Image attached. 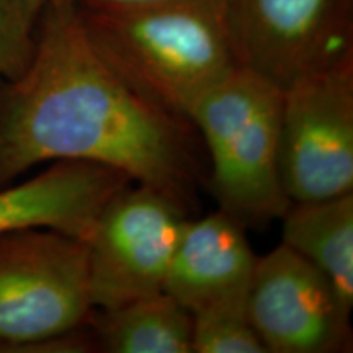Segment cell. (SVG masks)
<instances>
[{"instance_id":"5bb4252c","label":"cell","mask_w":353,"mask_h":353,"mask_svg":"<svg viewBox=\"0 0 353 353\" xmlns=\"http://www.w3.org/2000/svg\"><path fill=\"white\" fill-rule=\"evenodd\" d=\"M34 44V28L21 21L0 0V79L19 77L30 63Z\"/></svg>"},{"instance_id":"4fadbf2b","label":"cell","mask_w":353,"mask_h":353,"mask_svg":"<svg viewBox=\"0 0 353 353\" xmlns=\"http://www.w3.org/2000/svg\"><path fill=\"white\" fill-rule=\"evenodd\" d=\"M192 353H267L247 312L193 316Z\"/></svg>"},{"instance_id":"52a82bcc","label":"cell","mask_w":353,"mask_h":353,"mask_svg":"<svg viewBox=\"0 0 353 353\" xmlns=\"http://www.w3.org/2000/svg\"><path fill=\"white\" fill-rule=\"evenodd\" d=\"M280 172L291 203L353 192V61L283 90Z\"/></svg>"},{"instance_id":"9c48e42d","label":"cell","mask_w":353,"mask_h":353,"mask_svg":"<svg viewBox=\"0 0 353 353\" xmlns=\"http://www.w3.org/2000/svg\"><path fill=\"white\" fill-rule=\"evenodd\" d=\"M255 262L244 228L218 210L187 221L164 291L192 316L247 312Z\"/></svg>"},{"instance_id":"6da1fadb","label":"cell","mask_w":353,"mask_h":353,"mask_svg":"<svg viewBox=\"0 0 353 353\" xmlns=\"http://www.w3.org/2000/svg\"><path fill=\"white\" fill-rule=\"evenodd\" d=\"M192 128L134 94L97 54L79 8L54 0L38 19L28 65L0 87V188L44 162L87 161L192 213L201 183Z\"/></svg>"},{"instance_id":"3957f363","label":"cell","mask_w":353,"mask_h":353,"mask_svg":"<svg viewBox=\"0 0 353 353\" xmlns=\"http://www.w3.org/2000/svg\"><path fill=\"white\" fill-rule=\"evenodd\" d=\"M281 101L280 88L237 68L190 112L208 148L219 210L244 229L267 228L291 203L280 172Z\"/></svg>"},{"instance_id":"8992f818","label":"cell","mask_w":353,"mask_h":353,"mask_svg":"<svg viewBox=\"0 0 353 353\" xmlns=\"http://www.w3.org/2000/svg\"><path fill=\"white\" fill-rule=\"evenodd\" d=\"M190 211L161 190L128 185L107 203L88 239L94 309L164 291Z\"/></svg>"},{"instance_id":"2e32d148","label":"cell","mask_w":353,"mask_h":353,"mask_svg":"<svg viewBox=\"0 0 353 353\" xmlns=\"http://www.w3.org/2000/svg\"><path fill=\"white\" fill-rule=\"evenodd\" d=\"M69 2L79 8H128L172 2V0H69Z\"/></svg>"},{"instance_id":"ba28073f","label":"cell","mask_w":353,"mask_h":353,"mask_svg":"<svg viewBox=\"0 0 353 353\" xmlns=\"http://www.w3.org/2000/svg\"><path fill=\"white\" fill-rule=\"evenodd\" d=\"M350 312L321 270L283 242L257 257L247 314L267 353L350 350Z\"/></svg>"},{"instance_id":"7a4b0ae2","label":"cell","mask_w":353,"mask_h":353,"mask_svg":"<svg viewBox=\"0 0 353 353\" xmlns=\"http://www.w3.org/2000/svg\"><path fill=\"white\" fill-rule=\"evenodd\" d=\"M79 13L103 63L141 99L188 123L196 101L239 68L221 0Z\"/></svg>"},{"instance_id":"5b68a950","label":"cell","mask_w":353,"mask_h":353,"mask_svg":"<svg viewBox=\"0 0 353 353\" xmlns=\"http://www.w3.org/2000/svg\"><path fill=\"white\" fill-rule=\"evenodd\" d=\"M237 65L281 92L353 61V0H221Z\"/></svg>"},{"instance_id":"8fae6325","label":"cell","mask_w":353,"mask_h":353,"mask_svg":"<svg viewBox=\"0 0 353 353\" xmlns=\"http://www.w3.org/2000/svg\"><path fill=\"white\" fill-rule=\"evenodd\" d=\"M281 221V242L321 270L352 311L353 192L325 200L290 203Z\"/></svg>"},{"instance_id":"9a60e30c","label":"cell","mask_w":353,"mask_h":353,"mask_svg":"<svg viewBox=\"0 0 353 353\" xmlns=\"http://www.w3.org/2000/svg\"><path fill=\"white\" fill-rule=\"evenodd\" d=\"M51 2L54 0H6L7 6L15 12V15L32 28H37L38 19Z\"/></svg>"},{"instance_id":"7c38bea8","label":"cell","mask_w":353,"mask_h":353,"mask_svg":"<svg viewBox=\"0 0 353 353\" xmlns=\"http://www.w3.org/2000/svg\"><path fill=\"white\" fill-rule=\"evenodd\" d=\"M87 325L97 352L192 353L193 316L165 291L94 309Z\"/></svg>"},{"instance_id":"277c9868","label":"cell","mask_w":353,"mask_h":353,"mask_svg":"<svg viewBox=\"0 0 353 353\" xmlns=\"http://www.w3.org/2000/svg\"><path fill=\"white\" fill-rule=\"evenodd\" d=\"M88 242L50 228L0 234V352H97Z\"/></svg>"},{"instance_id":"30bf717a","label":"cell","mask_w":353,"mask_h":353,"mask_svg":"<svg viewBox=\"0 0 353 353\" xmlns=\"http://www.w3.org/2000/svg\"><path fill=\"white\" fill-rule=\"evenodd\" d=\"M131 183L113 167L56 161L23 183L0 188V234L50 228L88 241L107 203Z\"/></svg>"}]
</instances>
